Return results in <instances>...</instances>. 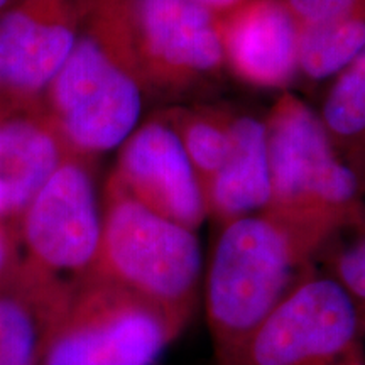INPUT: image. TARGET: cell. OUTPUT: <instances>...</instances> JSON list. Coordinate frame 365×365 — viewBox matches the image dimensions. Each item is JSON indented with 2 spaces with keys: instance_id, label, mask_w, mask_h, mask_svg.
Here are the masks:
<instances>
[{
  "instance_id": "2e32d148",
  "label": "cell",
  "mask_w": 365,
  "mask_h": 365,
  "mask_svg": "<svg viewBox=\"0 0 365 365\" xmlns=\"http://www.w3.org/2000/svg\"><path fill=\"white\" fill-rule=\"evenodd\" d=\"M365 49V16L299 26L298 76L312 83L333 80Z\"/></svg>"
},
{
  "instance_id": "30bf717a",
  "label": "cell",
  "mask_w": 365,
  "mask_h": 365,
  "mask_svg": "<svg viewBox=\"0 0 365 365\" xmlns=\"http://www.w3.org/2000/svg\"><path fill=\"white\" fill-rule=\"evenodd\" d=\"M108 182L145 208L195 232L208 217L198 176L180 137L161 113L137 127L120 145Z\"/></svg>"
},
{
  "instance_id": "44dd1931",
  "label": "cell",
  "mask_w": 365,
  "mask_h": 365,
  "mask_svg": "<svg viewBox=\"0 0 365 365\" xmlns=\"http://www.w3.org/2000/svg\"><path fill=\"white\" fill-rule=\"evenodd\" d=\"M7 113H9V112H6L2 107H0V118H2L4 115H7Z\"/></svg>"
},
{
  "instance_id": "9a60e30c",
  "label": "cell",
  "mask_w": 365,
  "mask_h": 365,
  "mask_svg": "<svg viewBox=\"0 0 365 365\" xmlns=\"http://www.w3.org/2000/svg\"><path fill=\"white\" fill-rule=\"evenodd\" d=\"M161 117L180 137L203 193H207L230 153V112L213 107H175L161 112Z\"/></svg>"
},
{
  "instance_id": "ba28073f",
  "label": "cell",
  "mask_w": 365,
  "mask_h": 365,
  "mask_svg": "<svg viewBox=\"0 0 365 365\" xmlns=\"http://www.w3.org/2000/svg\"><path fill=\"white\" fill-rule=\"evenodd\" d=\"M86 0H11L0 11V107L43 110L80 33Z\"/></svg>"
},
{
  "instance_id": "e0dca14e",
  "label": "cell",
  "mask_w": 365,
  "mask_h": 365,
  "mask_svg": "<svg viewBox=\"0 0 365 365\" xmlns=\"http://www.w3.org/2000/svg\"><path fill=\"white\" fill-rule=\"evenodd\" d=\"M298 26L365 16V0H284Z\"/></svg>"
},
{
  "instance_id": "3957f363",
  "label": "cell",
  "mask_w": 365,
  "mask_h": 365,
  "mask_svg": "<svg viewBox=\"0 0 365 365\" xmlns=\"http://www.w3.org/2000/svg\"><path fill=\"white\" fill-rule=\"evenodd\" d=\"M266 120L271 202L266 213L317 250L365 205L359 176L333 149L319 115L282 91Z\"/></svg>"
},
{
  "instance_id": "52a82bcc",
  "label": "cell",
  "mask_w": 365,
  "mask_h": 365,
  "mask_svg": "<svg viewBox=\"0 0 365 365\" xmlns=\"http://www.w3.org/2000/svg\"><path fill=\"white\" fill-rule=\"evenodd\" d=\"M102 222L91 161L70 154L16 222L17 240L24 247L22 261L76 287L93 272Z\"/></svg>"
},
{
  "instance_id": "7a4b0ae2",
  "label": "cell",
  "mask_w": 365,
  "mask_h": 365,
  "mask_svg": "<svg viewBox=\"0 0 365 365\" xmlns=\"http://www.w3.org/2000/svg\"><path fill=\"white\" fill-rule=\"evenodd\" d=\"M317 250L269 213L220 223L203 299L215 365H232L252 331L317 266Z\"/></svg>"
},
{
  "instance_id": "4fadbf2b",
  "label": "cell",
  "mask_w": 365,
  "mask_h": 365,
  "mask_svg": "<svg viewBox=\"0 0 365 365\" xmlns=\"http://www.w3.org/2000/svg\"><path fill=\"white\" fill-rule=\"evenodd\" d=\"M230 139L227 161L205 193L208 217L217 225L266 212L271 202L266 120L230 112Z\"/></svg>"
},
{
  "instance_id": "ffe728a7",
  "label": "cell",
  "mask_w": 365,
  "mask_h": 365,
  "mask_svg": "<svg viewBox=\"0 0 365 365\" xmlns=\"http://www.w3.org/2000/svg\"><path fill=\"white\" fill-rule=\"evenodd\" d=\"M9 4H11V0H0V11L6 6H9Z\"/></svg>"
},
{
  "instance_id": "8992f818",
  "label": "cell",
  "mask_w": 365,
  "mask_h": 365,
  "mask_svg": "<svg viewBox=\"0 0 365 365\" xmlns=\"http://www.w3.org/2000/svg\"><path fill=\"white\" fill-rule=\"evenodd\" d=\"M232 365H365L354 301L317 267L267 314Z\"/></svg>"
},
{
  "instance_id": "5bb4252c",
  "label": "cell",
  "mask_w": 365,
  "mask_h": 365,
  "mask_svg": "<svg viewBox=\"0 0 365 365\" xmlns=\"http://www.w3.org/2000/svg\"><path fill=\"white\" fill-rule=\"evenodd\" d=\"M318 115L333 149L365 190V49L331 80Z\"/></svg>"
},
{
  "instance_id": "9c48e42d",
  "label": "cell",
  "mask_w": 365,
  "mask_h": 365,
  "mask_svg": "<svg viewBox=\"0 0 365 365\" xmlns=\"http://www.w3.org/2000/svg\"><path fill=\"white\" fill-rule=\"evenodd\" d=\"M137 53L148 93L180 97L227 70L218 16L190 0H137Z\"/></svg>"
},
{
  "instance_id": "6da1fadb",
  "label": "cell",
  "mask_w": 365,
  "mask_h": 365,
  "mask_svg": "<svg viewBox=\"0 0 365 365\" xmlns=\"http://www.w3.org/2000/svg\"><path fill=\"white\" fill-rule=\"evenodd\" d=\"M145 93L137 0H86L75 46L44 98L68 149L91 161L120 148L139 127Z\"/></svg>"
},
{
  "instance_id": "8fae6325",
  "label": "cell",
  "mask_w": 365,
  "mask_h": 365,
  "mask_svg": "<svg viewBox=\"0 0 365 365\" xmlns=\"http://www.w3.org/2000/svg\"><path fill=\"white\" fill-rule=\"evenodd\" d=\"M227 70L245 85L287 88L298 76L299 26L284 0H245L218 16Z\"/></svg>"
},
{
  "instance_id": "277c9868",
  "label": "cell",
  "mask_w": 365,
  "mask_h": 365,
  "mask_svg": "<svg viewBox=\"0 0 365 365\" xmlns=\"http://www.w3.org/2000/svg\"><path fill=\"white\" fill-rule=\"evenodd\" d=\"M91 277L120 287L185 330L198 308L203 255L196 232L145 208L107 181Z\"/></svg>"
},
{
  "instance_id": "d6986e66",
  "label": "cell",
  "mask_w": 365,
  "mask_h": 365,
  "mask_svg": "<svg viewBox=\"0 0 365 365\" xmlns=\"http://www.w3.org/2000/svg\"><path fill=\"white\" fill-rule=\"evenodd\" d=\"M190 2L207 9V11L217 14V16H222V14L230 12L232 9L239 7L245 0H190Z\"/></svg>"
},
{
  "instance_id": "ac0fdd59",
  "label": "cell",
  "mask_w": 365,
  "mask_h": 365,
  "mask_svg": "<svg viewBox=\"0 0 365 365\" xmlns=\"http://www.w3.org/2000/svg\"><path fill=\"white\" fill-rule=\"evenodd\" d=\"M17 232L16 227L0 223V282L14 271L21 261L17 255Z\"/></svg>"
},
{
  "instance_id": "7c38bea8",
  "label": "cell",
  "mask_w": 365,
  "mask_h": 365,
  "mask_svg": "<svg viewBox=\"0 0 365 365\" xmlns=\"http://www.w3.org/2000/svg\"><path fill=\"white\" fill-rule=\"evenodd\" d=\"M73 154L43 110L0 118V223L19 220L44 182Z\"/></svg>"
},
{
  "instance_id": "5b68a950",
  "label": "cell",
  "mask_w": 365,
  "mask_h": 365,
  "mask_svg": "<svg viewBox=\"0 0 365 365\" xmlns=\"http://www.w3.org/2000/svg\"><path fill=\"white\" fill-rule=\"evenodd\" d=\"M181 333L156 308L90 276L54 319L38 365H156Z\"/></svg>"
}]
</instances>
